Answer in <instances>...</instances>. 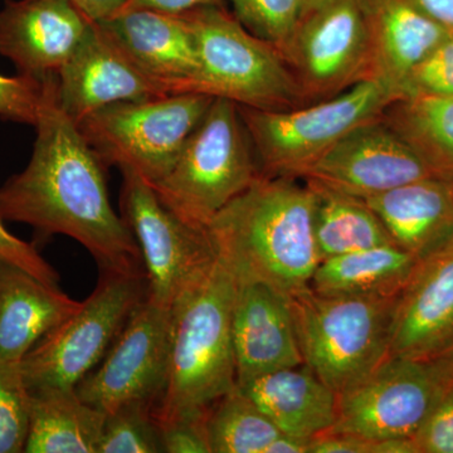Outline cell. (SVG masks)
Listing matches in <instances>:
<instances>
[{"label":"cell","mask_w":453,"mask_h":453,"mask_svg":"<svg viewBox=\"0 0 453 453\" xmlns=\"http://www.w3.org/2000/svg\"><path fill=\"white\" fill-rule=\"evenodd\" d=\"M61 288L0 262V357L20 363L42 338L79 310Z\"/></svg>","instance_id":"21"},{"label":"cell","mask_w":453,"mask_h":453,"mask_svg":"<svg viewBox=\"0 0 453 453\" xmlns=\"http://www.w3.org/2000/svg\"><path fill=\"white\" fill-rule=\"evenodd\" d=\"M106 414L76 388L29 389L26 453H97Z\"/></svg>","instance_id":"24"},{"label":"cell","mask_w":453,"mask_h":453,"mask_svg":"<svg viewBox=\"0 0 453 453\" xmlns=\"http://www.w3.org/2000/svg\"><path fill=\"white\" fill-rule=\"evenodd\" d=\"M309 453H378V441L325 432L310 441Z\"/></svg>","instance_id":"37"},{"label":"cell","mask_w":453,"mask_h":453,"mask_svg":"<svg viewBox=\"0 0 453 453\" xmlns=\"http://www.w3.org/2000/svg\"><path fill=\"white\" fill-rule=\"evenodd\" d=\"M46 79L20 73L14 77L0 74V118L35 127L43 101Z\"/></svg>","instance_id":"33"},{"label":"cell","mask_w":453,"mask_h":453,"mask_svg":"<svg viewBox=\"0 0 453 453\" xmlns=\"http://www.w3.org/2000/svg\"><path fill=\"white\" fill-rule=\"evenodd\" d=\"M396 246L423 258L453 237V181L426 178L365 199Z\"/></svg>","instance_id":"23"},{"label":"cell","mask_w":453,"mask_h":453,"mask_svg":"<svg viewBox=\"0 0 453 453\" xmlns=\"http://www.w3.org/2000/svg\"><path fill=\"white\" fill-rule=\"evenodd\" d=\"M183 16L195 35L199 59L198 74L188 92L262 111L303 105L280 50L244 28L225 5L195 9Z\"/></svg>","instance_id":"7"},{"label":"cell","mask_w":453,"mask_h":453,"mask_svg":"<svg viewBox=\"0 0 453 453\" xmlns=\"http://www.w3.org/2000/svg\"><path fill=\"white\" fill-rule=\"evenodd\" d=\"M213 100L187 92L119 101L89 113L77 127L106 166L130 170L153 186L177 162Z\"/></svg>","instance_id":"8"},{"label":"cell","mask_w":453,"mask_h":453,"mask_svg":"<svg viewBox=\"0 0 453 453\" xmlns=\"http://www.w3.org/2000/svg\"><path fill=\"white\" fill-rule=\"evenodd\" d=\"M237 387L281 434L311 441L335 425L338 393L308 365L279 369Z\"/></svg>","instance_id":"22"},{"label":"cell","mask_w":453,"mask_h":453,"mask_svg":"<svg viewBox=\"0 0 453 453\" xmlns=\"http://www.w3.org/2000/svg\"><path fill=\"white\" fill-rule=\"evenodd\" d=\"M308 183L316 195L315 238L321 261L395 243L365 199Z\"/></svg>","instance_id":"27"},{"label":"cell","mask_w":453,"mask_h":453,"mask_svg":"<svg viewBox=\"0 0 453 453\" xmlns=\"http://www.w3.org/2000/svg\"><path fill=\"white\" fill-rule=\"evenodd\" d=\"M426 16L453 35V0H410Z\"/></svg>","instance_id":"40"},{"label":"cell","mask_w":453,"mask_h":453,"mask_svg":"<svg viewBox=\"0 0 453 453\" xmlns=\"http://www.w3.org/2000/svg\"><path fill=\"white\" fill-rule=\"evenodd\" d=\"M237 281L217 256L170 306L165 388L153 408L159 425L208 410L237 386L232 312Z\"/></svg>","instance_id":"3"},{"label":"cell","mask_w":453,"mask_h":453,"mask_svg":"<svg viewBox=\"0 0 453 453\" xmlns=\"http://www.w3.org/2000/svg\"><path fill=\"white\" fill-rule=\"evenodd\" d=\"M437 178L381 118L357 127L303 174V180L368 199L404 184Z\"/></svg>","instance_id":"14"},{"label":"cell","mask_w":453,"mask_h":453,"mask_svg":"<svg viewBox=\"0 0 453 453\" xmlns=\"http://www.w3.org/2000/svg\"><path fill=\"white\" fill-rule=\"evenodd\" d=\"M0 262L14 265L37 277L42 282L59 288L61 277L55 268L42 257L35 244L26 242L11 234L2 216H0Z\"/></svg>","instance_id":"35"},{"label":"cell","mask_w":453,"mask_h":453,"mask_svg":"<svg viewBox=\"0 0 453 453\" xmlns=\"http://www.w3.org/2000/svg\"><path fill=\"white\" fill-rule=\"evenodd\" d=\"M261 175L240 106L214 97L177 162L153 187L169 210L205 229Z\"/></svg>","instance_id":"4"},{"label":"cell","mask_w":453,"mask_h":453,"mask_svg":"<svg viewBox=\"0 0 453 453\" xmlns=\"http://www.w3.org/2000/svg\"><path fill=\"white\" fill-rule=\"evenodd\" d=\"M97 453H164L153 407L130 403L106 414Z\"/></svg>","instance_id":"29"},{"label":"cell","mask_w":453,"mask_h":453,"mask_svg":"<svg viewBox=\"0 0 453 453\" xmlns=\"http://www.w3.org/2000/svg\"><path fill=\"white\" fill-rule=\"evenodd\" d=\"M68 0H7L0 11V55L20 74H58L91 27Z\"/></svg>","instance_id":"16"},{"label":"cell","mask_w":453,"mask_h":453,"mask_svg":"<svg viewBox=\"0 0 453 453\" xmlns=\"http://www.w3.org/2000/svg\"><path fill=\"white\" fill-rule=\"evenodd\" d=\"M211 453H265L281 432L235 386L208 410Z\"/></svg>","instance_id":"28"},{"label":"cell","mask_w":453,"mask_h":453,"mask_svg":"<svg viewBox=\"0 0 453 453\" xmlns=\"http://www.w3.org/2000/svg\"><path fill=\"white\" fill-rule=\"evenodd\" d=\"M213 5H223V0H130L121 11L153 9V11L165 12V13L183 14L195 9L213 7Z\"/></svg>","instance_id":"38"},{"label":"cell","mask_w":453,"mask_h":453,"mask_svg":"<svg viewBox=\"0 0 453 453\" xmlns=\"http://www.w3.org/2000/svg\"><path fill=\"white\" fill-rule=\"evenodd\" d=\"M281 55L303 105L371 79V38L360 0H326L303 14Z\"/></svg>","instance_id":"11"},{"label":"cell","mask_w":453,"mask_h":453,"mask_svg":"<svg viewBox=\"0 0 453 453\" xmlns=\"http://www.w3.org/2000/svg\"><path fill=\"white\" fill-rule=\"evenodd\" d=\"M398 296L321 295L311 288L292 295L303 365L336 393L365 380L389 357Z\"/></svg>","instance_id":"5"},{"label":"cell","mask_w":453,"mask_h":453,"mask_svg":"<svg viewBox=\"0 0 453 453\" xmlns=\"http://www.w3.org/2000/svg\"><path fill=\"white\" fill-rule=\"evenodd\" d=\"M29 389L20 363L0 357V453L25 452Z\"/></svg>","instance_id":"31"},{"label":"cell","mask_w":453,"mask_h":453,"mask_svg":"<svg viewBox=\"0 0 453 453\" xmlns=\"http://www.w3.org/2000/svg\"><path fill=\"white\" fill-rule=\"evenodd\" d=\"M371 79L399 91L408 74L451 35L410 0H365Z\"/></svg>","instance_id":"20"},{"label":"cell","mask_w":453,"mask_h":453,"mask_svg":"<svg viewBox=\"0 0 453 453\" xmlns=\"http://www.w3.org/2000/svg\"><path fill=\"white\" fill-rule=\"evenodd\" d=\"M418 453H453V387L413 437Z\"/></svg>","instance_id":"36"},{"label":"cell","mask_w":453,"mask_h":453,"mask_svg":"<svg viewBox=\"0 0 453 453\" xmlns=\"http://www.w3.org/2000/svg\"><path fill=\"white\" fill-rule=\"evenodd\" d=\"M238 22L282 52L305 14L303 0H228Z\"/></svg>","instance_id":"30"},{"label":"cell","mask_w":453,"mask_h":453,"mask_svg":"<svg viewBox=\"0 0 453 453\" xmlns=\"http://www.w3.org/2000/svg\"><path fill=\"white\" fill-rule=\"evenodd\" d=\"M324 2H326V0H303V4H305V13L306 12L311 11L312 8L323 4Z\"/></svg>","instance_id":"43"},{"label":"cell","mask_w":453,"mask_h":453,"mask_svg":"<svg viewBox=\"0 0 453 453\" xmlns=\"http://www.w3.org/2000/svg\"><path fill=\"white\" fill-rule=\"evenodd\" d=\"M453 340V237L419 259L399 294L389 356L432 359Z\"/></svg>","instance_id":"17"},{"label":"cell","mask_w":453,"mask_h":453,"mask_svg":"<svg viewBox=\"0 0 453 453\" xmlns=\"http://www.w3.org/2000/svg\"><path fill=\"white\" fill-rule=\"evenodd\" d=\"M121 173V217L142 252L148 297L170 308L213 264L216 250L207 231L169 210L148 180L130 170Z\"/></svg>","instance_id":"12"},{"label":"cell","mask_w":453,"mask_h":453,"mask_svg":"<svg viewBox=\"0 0 453 453\" xmlns=\"http://www.w3.org/2000/svg\"><path fill=\"white\" fill-rule=\"evenodd\" d=\"M452 387L434 360L389 356L365 380L338 393L335 425L327 432L372 441L413 438Z\"/></svg>","instance_id":"10"},{"label":"cell","mask_w":453,"mask_h":453,"mask_svg":"<svg viewBox=\"0 0 453 453\" xmlns=\"http://www.w3.org/2000/svg\"><path fill=\"white\" fill-rule=\"evenodd\" d=\"M399 98V91L388 83L372 79L295 109L262 111L240 106V112L261 174L301 179L340 140L381 118Z\"/></svg>","instance_id":"6"},{"label":"cell","mask_w":453,"mask_h":453,"mask_svg":"<svg viewBox=\"0 0 453 453\" xmlns=\"http://www.w3.org/2000/svg\"><path fill=\"white\" fill-rule=\"evenodd\" d=\"M310 441L303 438L280 434L267 446L265 453H309Z\"/></svg>","instance_id":"41"},{"label":"cell","mask_w":453,"mask_h":453,"mask_svg":"<svg viewBox=\"0 0 453 453\" xmlns=\"http://www.w3.org/2000/svg\"><path fill=\"white\" fill-rule=\"evenodd\" d=\"M315 207L308 181L261 175L205 231L237 283H266L292 296L310 288L321 262Z\"/></svg>","instance_id":"2"},{"label":"cell","mask_w":453,"mask_h":453,"mask_svg":"<svg viewBox=\"0 0 453 453\" xmlns=\"http://www.w3.org/2000/svg\"><path fill=\"white\" fill-rule=\"evenodd\" d=\"M148 297L146 273L100 270L96 288L20 362L28 389L76 388Z\"/></svg>","instance_id":"9"},{"label":"cell","mask_w":453,"mask_h":453,"mask_svg":"<svg viewBox=\"0 0 453 453\" xmlns=\"http://www.w3.org/2000/svg\"><path fill=\"white\" fill-rule=\"evenodd\" d=\"M97 23L164 94H187L198 74L199 59L183 14L127 9Z\"/></svg>","instance_id":"19"},{"label":"cell","mask_w":453,"mask_h":453,"mask_svg":"<svg viewBox=\"0 0 453 453\" xmlns=\"http://www.w3.org/2000/svg\"><path fill=\"white\" fill-rule=\"evenodd\" d=\"M208 410L186 414L159 425L163 452L211 453L207 431Z\"/></svg>","instance_id":"34"},{"label":"cell","mask_w":453,"mask_h":453,"mask_svg":"<svg viewBox=\"0 0 453 453\" xmlns=\"http://www.w3.org/2000/svg\"><path fill=\"white\" fill-rule=\"evenodd\" d=\"M91 22L97 23L118 14L130 0H68Z\"/></svg>","instance_id":"39"},{"label":"cell","mask_w":453,"mask_h":453,"mask_svg":"<svg viewBox=\"0 0 453 453\" xmlns=\"http://www.w3.org/2000/svg\"><path fill=\"white\" fill-rule=\"evenodd\" d=\"M381 120L425 160L437 178L453 181V96L399 98Z\"/></svg>","instance_id":"26"},{"label":"cell","mask_w":453,"mask_h":453,"mask_svg":"<svg viewBox=\"0 0 453 453\" xmlns=\"http://www.w3.org/2000/svg\"><path fill=\"white\" fill-rule=\"evenodd\" d=\"M434 363L453 380V340L437 356L432 357Z\"/></svg>","instance_id":"42"},{"label":"cell","mask_w":453,"mask_h":453,"mask_svg":"<svg viewBox=\"0 0 453 453\" xmlns=\"http://www.w3.org/2000/svg\"><path fill=\"white\" fill-rule=\"evenodd\" d=\"M232 340L238 384L303 365L290 296L266 283H237Z\"/></svg>","instance_id":"18"},{"label":"cell","mask_w":453,"mask_h":453,"mask_svg":"<svg viewBox=\"0 0 453 453\" xmlns=\"http://www.w3.org/2000/svg\"><path fill=\"white\" fill-rule=\"evenodd\" d=\"M360 2H365V0H360Z\"/></svg>","instance_id":"44"},{"label":"cell","mask_w":453,"mask_h":453,"mask_svg":"<svg viewBox=\"0 0 453 453\" xmlns=\"http://www.w3.org/2000/svg\"><path fill=\"white\" fill-rule=\"evenodd\" d=\"M453 96V35L408 74L402 98Z\"/></svg>","instance_id":"32"},{"label":"cell","mask_w":453,"mask_h":453,"mask_svg":"<svg viewBox=\"0 0 453 453\" xmlns=\"http://www.w3.org/2000/svg\"><path fill=\"white\" fill-rule=\"evenodd\" d=\"M169 349L170 308L146 297L77 393L105 414L130 403L154 408L165 388Z\"/></svg>","instance_id":"13"},{"label":"cell","mask_w":453,"mask_h":453,"mask_svg":"<svg viewBox=\"0 0 453 453\" xmlns=\"http://www.w3.org/2000/svg\"><path fill=\"white\" fill-rule=\"evenodd\" d=\"M31 160L0 188V216L42 234L73 238L98 270L146 273L139 244L107 192L105 164L59 106L57 74L44 85Z\"/></svg>","instance_id":"1"},{"label":"cell","mask_w":453,"mask_h":453,"mask_svg":"<svg viewBox=\"0 0 453 453\" xmlns=\"http://www.w3.org/2000/svg\"><path fill=\"white\" fill-rule=\"evenodd\" d=\"M419 258L395 243L323 259L310 288L321 295L398 296Z\"/></svg>","instance_id":"25"},{"label":"cell","mask_w":453,"mask_h":453,"mask_svg":"<svg viewBox=\"0 0 453 453\" xmlns=\"http://www.w3.org/2000/svg\"><path fill=\"white\" fill-rule=\"evenodd\" d=\"M165 95L136 67L100 23H92L57 74L59 106L76 124L110 104Z\"/></svg>","instance_id":"15"}]
</instances>
